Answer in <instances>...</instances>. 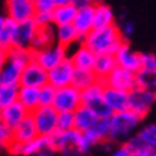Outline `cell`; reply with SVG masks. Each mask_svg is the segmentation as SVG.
Here are the masks:
<instances>
[{
  "instance_id": "18",
  "label": "cell",
  "mask_w": 156,
  "mask_h": 156,
  "mask_svg": "<svg viewBox=\"0 0 156 156\" xmlns=\"http://www.w3.org/2000/svg\"><path fill=\"white\" fill-rule=\"evenodd\" d=\"M128 93L126 90H120L112 86H106L103 87V99L105 103L108 105V108L112 110V113L116 112H122L128 109Z\"/></svg>"
},
{
  "instance_id": "19",
  "label": "cell",
  "mask_w": 156,
  "mask_h": 156,
  "mask_svg": "<svg viewBox=\"0 0 156 156\" xmlns=\"http://www.w3.org/2000/svg\"><path fill=\"white\" fill-rule=\"evenodd\" d=\"M73 26L77 30V33L83 37L93 29V5L77 7L76 16L73 19Z\"/></svg>"
},
{
  "instance_id": "42",
  "label": "cell",
  "mask_w": 156,
  "mask_h": 156,
  "mask_svg": "<svg viewBox=\"0 0 156 156\" xmlns=\"http://www.w3.org/2000/svg\"><path fill=\"white\" fill-rule=\"evenodd\" d=\"M130 156H156V151L149 149V147H142V149L133 151Z\"/></svg>"
},
{
  "instance_id": "14",
  "label": "cell",
  "mask_w": 156,
  "mask_h": 156,
  "mask_svg": "<svg viewBox=\"0 0 156 156\" xmlns=\"http://www.w3.org/2000/svg\"><path fill=\"white\" fill-rule=\"evenodd\" d=\"M36 9L33 0H6V17L13 22H24L33 19Z\"/></svg>"
},
{
  "instance_id": "24",
  "label": "cell",
  "mask_w": 156,
  "mask_h": 156,
  "mask_svg": "<svg viewBox=\"0 0 156 156\" xmlns=\"http://www.w3.org/2000/svg\"><path fill=\"white\" fill-rule=\"evenodd\" d=\"M73 115H75V128L80 132H85V130L90 129L96 123V120L99 119L98 115L85 105H80L73 112Z\"/></svg>"
},
{
  "instance_id": "2",
  "label": "cell",
  "mask_w": 156,
  "mask_h": 156,
  "mask_svg": "<svg viewBox=\"0 0 156 156\" xmlns=\"http://www.w3.org/2000/svg\"><path fill=\"white\" fill-rule=\"evenodd\" d=\"M140 123L142 118H139L129 109L112 113V116L109 118L108 140L113 145L125 143L132 135L137 132V129L140 128Z\"/></svg>"
},
{
  "instance_id": "20",
  "label": "cell",
  "mask_w": 156,
  "mask_h": 156,
  "mask_svg": "<svg viewBox=\"0 0 156 156\" xmlns=\"http://www.w3.org/2000/svg\"><path fill=\"white\" fill-rule=\"evenodd\" d=\"M55 40H56V43L69 49L70 46H75L76 43L82 42V37L75 29L73 23H69L55 26Z\"/></svg>"
},
{
  "instance_id": "22",
  "label": "cell",
  "mask_w": 156,
  "mask_h": 156,
  "mask_svg": "<svg viewBox=\"0 0 156 156\" xmlns=\"http://www.w3.org/2000/svg\"><path fill=\"white\" fill-rule=\"evenodd\" d=\"M39 136L34 120L32 118V115L29 113L22 122L13 128V140L16 142H29V140H33Z\"/></svg>"
},
{
  "instance_id": "10",
  "label": "cell",
  "mask_w": 156,
  "mask_h": 156,
  "mask_svg": "<svg viewBox=\"0 0 156 156\" xmlns=\"http://www.w3.org/2000/svg\"><path fill=\"white\" fill-rule=\"evenodd\" d=\"M67 56H69L67 49L56 42L50 46H46L40 50L33 52V60H36L46 70H50L52 67L59 65L62 60H65Z\"/></svg>"
},
{
  "instance_id": "43",
  "label": "cell",
  "mask_w": 156,
  "mask_h": 156,
  "mask_svg": "<svg viewBox=\"0 0 156 156\" xmlns=\"http://www.w3.org/2000/svg\"><path fill=\"white\" fill-rule=\"evenodd\" d=\"M99 0H72V3L76 6V7H82V6H87V5H93Z\"/></svg>"
},
{
  "instance_id": "37",
  "label": "cell",
  "mask_w": 156,
  "mask_h": 156,
  "mask_svg": "<svg viewBox=\"0 0 156 156\" xmlns=\"http://www.w3.org/2000/svg\"><path fill=\"white\" fill-rule=\"evenodd\" d=\"M139 60L142 69H156V55L151 52L139 53Z\"/></svg>"
},
{
  "instance_id": "9",
  "label": "cell",
  "mask_w": 156,
  "mask_h": 156,
  "mask_svg": "<svg viewBox=\"0 0 156 156\" xmlns=\"http://www.w3.org/2000/svg\"><path fill=\"white\" fill-rule=\"evenodd\" d=\"M30 115L39 136H50L57 130V110L53 106H37Z\"/></svg>"
},
{
  "instance_id": "47",
  "label": "cell",
  "mask_w": 156,
  "mask_h": 156,
  "mask_svg": "<svg viewBox=\"0 0 156 156\" xmlns=\"http://www.w3.org/2000/svg\"><path fill=\"white\" fill-rule=\"evenodd\" d=\"M2 149H5V146H3V145L0 143V151H2Z\"/></svg>"
},
{
  "instance_id": "1",
  "label": "cell",
  "mask_w": 156,
  "mask_h": 156,
  "mask_svg": "<svg viewBox=\"0 0 156 156\" xmlns=\"http://www.w3.org/2000/svg\"><path fill=\"white\" fill-rule=\"evenodd\" d=\"M123 42L126 40L123 39L119 26L116 24L92 29L89 33L82 37V43L87 46L95 55H115Z\"/></svg>"
},
{
  "instance_id": "31",
  "label": "cell",
  "mask_w": 156,
  "mask_h": 156,
  "mask_svg": "<svg viewBox=\"0 0 156 156\" xmlns=\"http://www.w3.org/2000/svg\"><path fill=\"white\" fill-rule=\"evenodd\" d=\"M96 80H99L93 70H80V69H75L73 73V79H72V85L76 86L77 89L83 90L85 87L90 86L92 83H95Z\"/></svg>"
},
{
  "instance_id": "3",
  "label": "cell",
  "mask_w": 156,
  "mask_h": 156,
  "mask_svg": "<svg viewBox=\"0 0 156 156\" xmlns=\"http://www.w3.org/2000/svg\"><path fill=\"white\" fill-rule=\"evenodd\" d=\"M33 59L30 49L10 48L6 53V62L0 69V85H19L24 66Z\"/></svg>"
},
{
  "instance_id": "8",
  "label": "cell",
  "mask_w": 156,
  "mask_h": 156,
  "mask_svg": "<svg viewBox=\"0 0 156 156\" xmlns=\"http://www.w3.org/2000/svg\"><path fill=\"white\" fill-rule=\"evenodd\" d=\"M82 105V93L73 85L57 87L52 106L57 112H75Z\"/></svg>"
},
{
  "instance_id": "27",
  "label": "cell",
  "mask_w": 156,
  "mask_h": 156,
  "mask_svg": "<svg viewBox=\"0 0 156 156\" xmlns=\"http://www.w3.org/2000/svg\"><path fill=\"white\" fill-rule=\"evenodd\" d=\"M116 65L113 55H96L95 66H93V73L96 75V77L99 80H103L105 77L113 70Z\"/></svg>"
},
{
  "instance_id": "17",
  "label": "cell",
  "mask_w": 156,
  "mask_h": 156,
  "mask_svg": "<svg viewBox=\"0 0 156 156\" xmlns=\"http://www.w3.org/2000/svg\"><path fill=\"white\" fill-rule=\"evenodd\" d=\"M69 59L73 63L75 69H80V70H93L96 60V55L90 50L87 46H85L82 42L76 43V49L73 53L69 55Z\"/></svg>"
},
{
  "instance_id": "40",
  "label": "cell",
  "mask_w": 156,
  "mask_h": 156,
  "mask_svg": "<svg viewBox=\"0 0 156 156\" xmlns=\"http://www.w3.org/2000/svg\"><path fill=\"white\" fill-rule=\"evenodd\" d=\"M119 30H120L123 39L126 40V39H129L135 33V23H133L132 20H123L122 24H120V27H119Z\"/></svg>"
},
{
  "instance_id": "7",
  "label": "cell",
  "mask_w": 156,
  "mask_h": 156,
  "mask_svg": "<svg viewBox=\"0 0 156 156\" xmlns=\"http://www.w3.org/2000/svg\"><path fill=\"white\" fill-rule=\"evenodd\" d=\"M156 103V93L135 86L128 93V109L139 118H146L153 105Z\"/></svg>"
},
{
  "instance_id": "46",
  "label": "cell",
  "mask_w": 156,
  "mask_h": 156,
  "mask_svg": "<svg viewBox=\"0 0 156 156\" xmlns=\"http://www.w3.org/2000/svg\"><path fill=\"white\" fill-rule=\"evenodd\" d=\"M5 22H6V16H0V30H2V27H3Z\"/></svg>"
},
{
  "instance_id": "36",
  "label": "cell",
  "mask_w": 156,
  "mask_h": 156,
  "mask_svg": "<svg viewBox=\"0 0 156 156\" xmlns=\"http://www.w3.org/2000/svg\"><path fill=\"white\" fill-rule=\"evenodd\" d=\"M12 140H13V128H10L7 123L0 119V143L6 149Z\"/></svg>"
},
{
  "instance_id": "25",
  "label": "cell",
  "mask_w": 156,
  "mask_h": 156,
  "mask_svg": "<svg viewBox=\"0 0 156 156\" xmlns=\"http://www.w3.org/2000/svg\"><path fill=\"white\" fill-rule=\"evenodd\" d=\"M55 42H56L55 40V26L53 24H50V26H42V27H37L36 33H34L30 50L36 52V50H40V49L46 48V46H50Z\"/></svg>"
},
{
  "instance_id": "33",
  "label": "cell",
  "mask_w": 156,
  "mask_h": 156,
  "mask_svg": "<svg viewBox=\"0 0 156 156\" xmlns=\"http://www.w3.org/2000/svg\"><path fill=\"white\" fill-rule=\"evenodd\" d=\"M14 24H16V22H13L9 17H6L5 24H3V27L0 30V48L6 49V50L12 48V37H13Z\"/></svg>"
},
{
  "instance_id": "4",
  "label": "cell",
  "mask_w": 156,
  "mask_h": 156,
  "mask_svg": "<svg viewBox=\"0 0 156 156\" xmlns=\"http://www.w3.org/2000/svg\"><path fill=\"white\" fill-rule=\"evenodd\" d=\"M6 149L16 156H53L56 153L50 136H37L23 143L12 140Z\"/></svg>"
},
{
  "instance_id": "32",
  "label": "cell",
  "mask_w": 156,
  "mask_h": 156,
  "mask_svg": "<svg viewBox=\"0 0 156 156\" xmlns=\"http://www.w3.org/2000/svg\"><path fill=\"white\" fill-rule=\"evenodd\" d=\"M19 85H0V109L17 102Z\"/></svg>"
},
{
  "instance_id": "15",
  "label": "cell",
  "mask_w": 156,
  "mask_h": 156,
  "mask_svg": "<svg viewBox=\"0 0 156 156\" xmlns=\"http://www.w3.org/2000/svg\"><path fill=\"white\" fill-rule=\"evenodd\" d=\"M106 86H112L120 90H132L136 86V77H135V72L123 69L120 66H116L113 70L110 72L103 80H102Z\"/></svg>"
},
{
  "instance_id": "21",
  "label": "cell",
  "mask_w": 156,
  "mask_h": 156,
  "mask_svg": "<svg viewBox=\"0 0 156 156\" xmlns=\"http://www.w3.org/2000/svg\"><path fill=\"white\" fill-rule=\"evenodd\" d=\"M29 113H30V112L24 108L23 105L19 103V102H14V103L9 105V106H6V108L0 109V119H2L3 122L7 123L10 128H14V126H17Z\"/></svg>"
},
{
  "instance_id": "41",
  "label": "cell",
  "mask_w": 156,
  "mask_h": 156,
  "mask_svg": "<svg viewBox=\"0 0 156 156\" xmlns=\"http://www.w3.org/2000/svg\"><path fill=\"white\" fill-rule=\"evenodd\" d=\"M130 155H132L130 149H129L125 143H120V145H118L116 147H113V151L110 152L109 156H130Z\"/></svg>"
},
{
  "instance_id": "39",
  "label": "cell",
  "mask_w": 156,
  "mask_h": 156,
  "mask_svg": "<svg viewBox=\"0 0 156 156\" xmlns=\"http://www.w3.org/2000/svg\"><path fill=\"white\" fill-rule=\"evenodd\" d=\"M36 12H52L56 7L55 0H33Z\"/></svg>"
},
{
  "instance_id": "30",
  "label": "cell",
  "mask_w": 156,
  "mask_h": 156,
  "mask_svg": "<svg viewBox=\"0 0 156 156\" xmlns=\"http://www.w3.org/2000/svg\"><path fill=\"white\" fill-rule=\"evenodd\" d=\"M137 137L140 139L145 147L156 151V123H149L137 129Z\"/></svg>"
},
{
  "instance_id": "38",
  "label": "cell",
  "mask_w": 156,
  "mask_h": 156,
  "mask_svg": "<svg viewBox=\"0 0 156 156\" xmlns=\"http://www.w3.org/2000/svg\"><path fill=\"white\" fill-rule=\"evenodd\" d=\"M34 23L37 24V27L42 26H50L53 24L52 22V12H36L33 16Z\"/></svg>"
},
{
  "instance_id": "12",
  "label": "cell",
  "mask_w": 156,
  "mask_h": 156,
  "mask_svg": "<svg viewBox=\"0 0 156 156\" xmlns=\"http://www.w3.org/2000/svg\"><path fill=\"white\" fill-rule=\"evenodd\" d=\"M73 73H75V66L70 62V59L66 57L59 65H56L50 70H48V83H50L56 89L57 87L72 85Z\"/></svg>"
},
{
  "instance_id": "26",
  "label": "cell",
  "mask_w": 156,
  "mask_h": 156,
  "mask_svg": "<svg viewBox=\"0 0 156 156\" xmlns=\"http://www.w3.org/2000/svg\"><path fill=\"white\" fill-rule=\"evenodd\" d=\"M76 12H77V7H76L73 3L56 6V7L52 10L53 26L73 23V19H75V16H76Z\"/></svg>"
},
{
  "instance_id": "45",
  "label": "cell",
  "mask_w": 156,
  "mask_h": 156,
  "mask_svg": "<svg viewBox=\"0 0 156 156\" xmlns=\"http://www.w3.org/2000/svg\"><path fill=\"white\" fill-rule=\"evenodd\" d=\"M55 3H56V6H59V5H67V3H72V0H55Z\"/></svg>"
},
{
  "instance_id": "23",
  "label": "cell",
  "mask_w": 156,
  "mask_h": 156,
  "mask_svg": "<svg viewBox=\"0 0 156 156\" xmlns=\"http://www.w3.org/2000/svg\"><path fill=\"white\" fill-rule=\"evenodd\" d=\"M115 24V12L103 2L93 3V29L106 27Z\"/></svg>"
},
{
  "instance_id": "35",
  "label": "cell",
  "mask_w": 156,
  "mask_h": 156,
  "mask_svg": "<svg viewBox=\"0 0 156 156\" xmlns=\"http://www.w3.org/2000/svg\"><path fill=\"white\" fill-rule=\"evenodd\" d=\"M75 128L73 112H57V130H69Z\"/></svg>"
},
{
  "instance_id": "29",
  "label": "cell",
  "mask_w": 156,
  "mask_h": 156,
  "mask_svg": "<svg viewBox=\"0 0 156 156\" xmlns=\"http://www.w3.org/2000/svg\"><path fill=\"white\" fill-rule=\"evenodd\" d=\"M136 86L156 93V69H139L135 73Z\"/></svg>"
},
{
  "instance_id": "34",
  "label": "cell",
  "mask_w": 156,
  "mask_h": 156,
  "mask_svg": "<svg viewBox=\"0 0 156 156\" xmlns=\"http://www.w3.org/2000/svg\"><path fill=\"white\" fill-rule=\"evenodd\" d=\"M55 93H56V87H53L50 83H46L42 87H39V106H52Z\"/></svg>"
},
{
  "instance_id": "44",
  "label": "cell",
  "mask_w": 156,
  "mask_h": 156,
  "mask_svg": "<svg viewBox=\"0 0 156 156\" xmlns=\"http://www.w3.org/2000/svg\"><path fill=\"white\" fill-rule=\"evenodd\" d=\"M6 53H7L6 49L0 48V69L3 67V65H5V62H6Z\"/></svg>"
},
{
  "instance_id": "16",
  "label": "cell",
  "mask_w": 156,
  "mask_h": 156,
  "mask_svg": "<svg viewBox=\"0 0 156 156\" xmlns=\"http://www.w3.org/2000/svg\"><path fill=\"white\" fill-rule=\"evenodd\" d=\"M115 60H116V65L123 69H128V70H132L136 73L139 69H140V60H139V53L135 52L130 46H129L128 42H123L119 49L115 52Z\"/></svg>"
},
{
  "instance_id": "5",
  "label": "cell",
  "mask_w": 156,
  "mask_h": 156,
  "mask_svg": "<svg viewBox=\"0 0 156 156\" xmlns=\"http://www.w3.org/2000/svg\"><path fill=\"white\" fill-rule=\"evenodd\" d=\"M103 87L105 83L102 80H96L90 86L80 90L82 93V105H85L90 108L98 118H110L112 116V110L108 108V105L105 103L103 99Z\"/></svg>"
},
{
  "instance_id": "13",
  "label": "cell",
  "mask_w": 156,
  "mask_h": 156,
  "mask_svg": "<svg viewBox=\"0 0 156 156\" xmlns=\"http://www.w3.org/2000/svg\"><path fill=\"white\" fill-rule=\"evenodd\" d=\"M48 83V70L42 67L36 60L29 62L24 66L22 75H20L19 85L22 86H32V87H42Z\"/></svg>"
},
{
  "instance_id": "28",
  "label": "cell",
  "mask_w": 156,
  "mask_h": 156,
  "mask_svg": "<svg viewBox=\"0 0 156 156\" xmlns=\"http://www.w3.org/2000/svg\"><path fill=\"white\" fill-rule=\"evenodd\" d=\"M17 102L22 103L29 112H32L39 106V89L32 86H22L19 85V95Z\"/></svg>"
},
{
  "instance_id": "6",
  "label": "cell",
  "mask_w": 156,
  "mask_h": 156,
  "mask_svg": "<svg viewBox=\"0 0 156 156\" xmlns=\"http://www.w3.org/2000/svg\"><path fill=\"white\" fill-rule=\"evenodd\" d=\"M82 132L76 128L69 130H56L50 135L52 143L56 153H60L62 156H79V140H80Z\"/></svg>"
},
{
  "instance_id": "11",
  "label": "cell",
  "mask_w": 156,
  "mask_h": 156,
  "mask_svg": "<svg viewBox=\"0 0 156 156\" xmlns=\"http://www.w3.org/2000/svg\"><path fill=\"white\" fill-rule=\"evenodd\" d=\"M36 30H37V24L34 23L33 19L24 20V22H17L14 24L13 37H12V48L30 49Z\"/></svg>"
}]
</instances>
